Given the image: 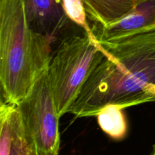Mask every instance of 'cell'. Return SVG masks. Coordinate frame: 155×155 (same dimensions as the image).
Listing matches in <instances>:
<instances>
[{
    "instance_id": "5b68a950",
    "label": "cell",
    "mask_w": 155,
    "mask_h": 155,
    "mask_svg": "<svg viewBox=\"0 0 155 155\" xmlns=\"http://www.w3.org/2000/svg\"><path fill=\"white\" fill-rule=\"evenodd\" d=\"M101 42H114L155 31V0H145L119 21L92 28Z\"/></svg>"
},
{
    "instance_id": "8992f818",
    "label": "cell",
    "mask_w": 155,
    "mask_h": 155,
    "mask_svg": "<svg viewBox=\"0 0 155 155\" xmlns=\"http://www.w3.org/2000/svg\"><path fill=\"white\" fill-rule=\"evenodd\" d=\"M27 21L30 28L52 41L71 20L61 0H24Z\"/></svg>"
},
{
    "instance_id": "6da1fadb",
    "label": "cell",
    "mask_w": 155,
    "mask_h": 155,
    "mask_svg": "<svg viewBox=\"0 0 155 155\" xmlns=\"http://www.w3.org/2000/svg\"><path fill=\"white\" fill-rule=\"evenodd\" d=\"M99 42L108 57L92 71L69 113L93 117L108 104L124 109L155 101V31Z\"/></svg>"
},
{
    "instance_id": "277c9868",
    "label": "cell",
    "mask_w": 155,
    "mask_h": 155,
    "mask_svg": "<svg viewBox=\"0 0 155 155\" xmlns=\"http://www.w3.org/2000/svg\"><path fill=\"white\" fill-rule=\"evenodd\" d=\"M26 129L33 142L36 155H58V117L48 83L47 71L18 103Z\"/></svg>"
},
{
    "instance_id": "9c48e42d",
    "label": "cell",
    "mask_w": 155,
    "mask_h": 155,
    "mask_svg": "<svg viewBox=\"0 0 155 155\" xmlns=\"http://www.w3.org/2000/svg\"><path fill=\"white\" fill-rule=\"evenodd\" d=\"M124 108L116 104H108L96 115L100 128L105 134L114 140H122L128 130Z\"/></svg>"
},
{
    "instance_id": "ba28073f",
    "label": "cell",
    "mask_w": 155,
    "mask_h": 155,
    "mask_svg": "<svg viewBox=\"0 0 155 155\" xmlns=\"http://www.w3.org/2000/svg\"><path fill=\"white\" fill-rule=\"evenodd\" d=\"M7 106L12 133L9 155H32L36 154L34 145L26 129L18 105L7 103Z\"/></svg>"
},
{
    "instance_id": "52a82bcc",
    "label": "cell",
    "mask_w": 155,
    "mask_h": 155,
    "mask_svg": "<svg viewBox=\"0 0 155 155\" xmlns=\"http://www.w3.org/2000/svg\"><path fill=\"white\" fill-rule=\"evenodd\" d=\"M145 0H82L87 16L95 24L108 25L119 21Z\"/></svg>"
},
{
    "instance_id": "3957f363",
    "label": "cell",
    "mask_w": 155,
    "mask_h": 155,
    "mask_svg": "<svg viewBox=\"0 0 155 155\" xmlns=\"http://www.w3.org/2000/svg\"><path fill=\"white\" fill-rule=\"evenodd\" d=\"M107 57V51L97 37H92L86 32L62 39L47 70L59 117L69 113L92 71Z\"/></svg>"
},
{
    "instance_id": "8fae6325",
    "label": "cell",
    "mask_w": 155,
    "mask_h": 155,
    "mask_svg": "<svg viewBox=\"0 0 155 155\" xmlns=\"http://www.w3.org/2000/svg\"><path fill=\"white\" fill-rule=\"evenodd\" d=\"M150 155H155V145L153 146V149H152V151H151V153L150 154Z\"/></svg>"
},
{
    "instance_id": "30bf717a",
    "label": "cell",
    "mask_w": 155,
    "mask_h": 155,
    "mask_svg": "<svg viewBox=\"0 0 155 155\" xmlns=\"http://www.w3.org/2000/svg\"><path fill=\"white\" fill-rule=\"evenodd\" d=\"M67 15L73 23L82 27L89 36L95 38V33L87 21V14L82 0H61Z\"/></svg>"
},
{
    "instance_id": "7a4b0ae2",
    "label": "cell",
    "mask_w": 155,
    "mask_h": 155,
    "mask_svg": "<svg viewBox=\"0 0 155 155\" xmlns=\"http://www.w3.org/2000/svg\"><path fill=\"white\" fill-rule=\"evenodd\" d=\"M51 39L30 28L24 0H0V83L5 102L18 104L46 72Z\"/></svg>"
}]
</instances>
